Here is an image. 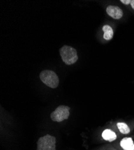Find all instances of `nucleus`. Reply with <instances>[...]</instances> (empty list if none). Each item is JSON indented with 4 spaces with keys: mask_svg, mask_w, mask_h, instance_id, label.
<instances>
[{
    "mask_svg": "<svg viewBox=\"0 0 134 150\" xmlns=\"http://www.w3.org/2000/svg\"><path fill=\"white\" fill-rule=\"evenodd\" d=\"M60 54L63 61L67 65L74 64L78 59L77 50L70 46H63L60 49Z\"/></svg>",
    "mask_w": 134,
    "mask_h": 150,
    "instance_id": "1",
    "label": "nucleus"
},
{
    "mask_svg": "<svg viewBox=\"0 0 134 150\" xmlns=\"http://www.w3.org/2000/svg\"><path fill=\"white\" fill-rule=\"evenodd\" d=\"M42 82L51 88H56L59 84V79L57 74L53 71L45 70L40 74Z\"/></svg>",
    "mask_w": 134,
    "mask_h": 150,
    "instance_id": "2",
    "label": "nucleus"
},
{
    "mask_svg": "<svg viewBox=\"0 0 134 150\" xmlns=\"http://www.w3.org/2000/svg\"><path fill=\"white\" fill-rule=\"evenodd\" d=\"M56 139L54 136L46 134L39 139L37 150H56Z\"/></svg>",
    "mask_w": 134,
    "mask_h": 150,
    "instance_id": "3",
    "label": "nucleus"
},
{
    "mask_svg": "<svg viewBox=\"0 0 134 150\" xmlns=\"http://www.w3.org/2000/svg\"><path fill=\"white\" fill-rule=\"evenodd\" d=\"M70 108L67 106L61 105L58 106L51 114V118L55 122H62L68 119L70 115Z\"/></svg>",
    "mask_w": 134,
    "mask_h": 150,
    "instance_id": "4",
    "label": "nucleus"
},
{
    "mask_svg": "<svg viewBox=\"0 0 134 150\" xmlns=\"http://www.w3.org/2000/svg\"><path fill=\"white\" fill-rule=\"evenodd\" d=\"M107 14L114 19H120L122 18L123 12L119 7L115 6H109L106 8Z\"/></svg>",
    "mask_w": 134,
    "mask_h": 150,
    "instance_id": "5",
    "label": "nucleus"
},
{
    "mask_svg": "<svg viewBox=\"0 0 134 150\" xmlns=\"http://www.w3.org/2000/svg\"><path fill=\"white\" fill-rule=\"evenodd\" d=\"M120 145L124 150H134V143L131 137H124L121 140Z\"/></svg>",
    "mask_w": 134,
    "mask_h": 150,
    "instance_id": "6",
    "label": "nucleus"
},
{
    "mask_svg": "<svg viewBox=\"0 0 134 150\" xmlns=\"http://www.w3.org/2000/svg\"><path fill=\"white\" fill-rule=\"evenodd\" d=\"M102 137L108 142H113L117 139L116 133L111 129H105L102 133Z\"/></svg>",
    "mask_w": 134,
    "mask_h": 150,
    "instance_id": "7",
    "label": "nucleus"
},
{
    "mask_svg": "<svg viewBox=\"0 0 134 150\" xmlns=\"http://www.w3.org/2000/svg\"><path fill=\"white\" fill-rule=\"evenodd\" d=\"M102 30L104 32V38L106 40H110L113 39L114 32L113 28L108 25H105L102 28Z\"/></svg>",
    "mask_w": 134,
    "mask_h": 150,
    "instance_id": "8",
    "label": "nucleus"
},
{
    "mask_svg": "<svg viewBox=\"0 0 134 150\" xmlns=\"http://www.w3.org/2000/svg\"><path fill=\"white\" fill-rule=\"evenodd\" d=\"M117 126L121 133L127 134L130 133V130L129 127L125 122H117Z\"/></svg>",
    "mask_w": 134,
    "mask_h": 150,
    "instance_id": "9",
    "label": "nucleus"
},
{
    "mask_svg": "<svg viewBox=\"0 0 134 150\" xmlns=\"http://www.w3.org/2000/svg\"><path fill=\"white\" fill-rule=\"evenodd\" d=\"M130 1H131V0H120V2H121L123 4H126V5H128V4H130Z\"/></svg>",
    "mask_w": 134,
    "mask_h": 150,
    "instance_id": "10",
    "label": "nucleus"
},
{
    "mask_svg": "<svg viewBox=\"0 0 134 150\" xmlns=\"http://www.w3.org/2000/svg\"><path fill=\"white\" fill-rule=\"evenodd\" d=\"M130 5H131L132 8L134 10V0H131V1H130Z\"/></svg>",
    "mask_w": 134,
    "mask_h": 150,
    "instance_id": "11",
    "label": "nucleus"
}]
</instances>
